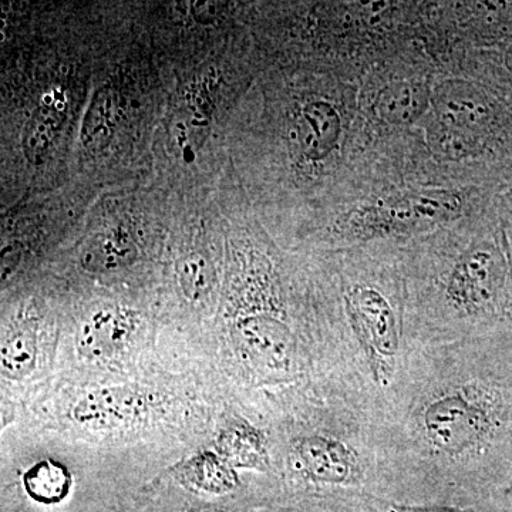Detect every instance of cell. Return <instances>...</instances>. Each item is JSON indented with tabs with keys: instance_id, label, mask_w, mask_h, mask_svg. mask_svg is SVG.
<instances>
[{
	"instance_id": "obj_8",
	"label": "cell",
	"mask_w": 512,
	"mask_h": 512,
	"mask_svg": "<svg viewBox=\"0 0 512 512\" xmlns=\"http://www.w3.org/2000/svg\"><path fill=\"white\" fill-rule=\"evenodd\" d=\"M175 478L187 490L210 497H222L237 490L239 480L234 467L220 454L202 453L177 468Z\"/></svg>"
},
{
	"instance_id": "obj_19",
	"label": "cell",
	"mask_w": 512,
	"mask_h": 512,
	"mask_svg": "<svg viewBox=\"0 0 512 512\" xmlns=\"http://www.w3.org/2000/svg\"><path fill=\"white\" fill-rule=\"evenodd\" d=\"M192 12H194L195 18L201 20L202 18H210V22L217 18V12L220 10L221 3L214 2H195L192 3Z\"/></svg>"
},
{
	"instance_id": "obj_6",
	"label": "cell",
	"mask_w": 512,
	"mask_h": 512,
	"mask_svg": "<svg viewBox=\"0 0 512 512\" xmlns=\"http://www.w3.org/2000/svg\"><path fill=\"white\" fill-rule=\"evenodd\" d=\"M296 128L303 156L320 161L338 147L342 121L333 104L318 100L303 107Z\"/></svg>"
},
{
	"instance_id": "obj_1",
	"label": "cell",
	"mask_w": 512,
	"mask_h": 512,
	"mask_svg": "<svg viewBox=\"0 0 512 512\" xmlns=\"http://www.w3.org/2000/svg\"><path fill=\"white\" fill-rule=\"evenodd\" d=\"M461 201L451 191H417L383 198L355 215L360 234L409 231L451 220L460 211Z\"/></svg>"
},
{
	"instance_id": "obj_12",
	"label": "cell",
	"mask_w": 512,
	"mask_h": 512,
	"mask_svg": "<svg viewBox=\"0 0 512 512\" xmlns=\"http://www.w3.org/2000/svg\"><path fill=\"white\" fill-rule=\"evenodd\" d=\"M137 248L133 239L121 229L96 235L82 252V264L87 271L110 272L133 264Z\"/></svg>"
},
{
	"instance_id": "obj_2",
	"label": "cell",
	"mask_w": 512,
	"mask_h": 512,
	"mask_svg": "<svg viewBox=\"0 0 512 512\" xmlns=\"http://www.w3.org/2000/svg\"><path fill=\"white\" fill-rule=\"evenodd\" d=\"M427 439L446 453H461L477 443L490 427L487 410L473 394L440 397L424 412Z\"/></svg>"
},
{
	"instance_id": "obj_18",
	"label": "cell",
	"mask_w": 512,
	"mask_h": 512,
	"mask_svg": "<svg viewBox=\"0 0 512 512\" xmlns=\"http://www.w3.org/2000/svg\"><path fill=\"white\" fill-rule=\"evenodd\" d=\"M413 107V93L407 87H399V89L384 93L382 104H380L383 116L394 120L406 119Z\"/></svg>"
},
{
	"instance_id": "obj_10",
	"label": "cell",
	"mask_w": 512,
	"mask_h": 512,
	"mask_svg": "<svg viewBox=\"0 0 512 512\" xmlns=\"http://www.w3.org/2000/svg\"><path fill=\"white\" fill-rule=\"evenodd\" d=\"M73 478L66 466L43 460L26 470L23 490L40 507H57L72 493Z\"/></svg>"
},
{
	"instance_id": "obj_13",
	"label": "cell",
	"mask_w": 512,
	"mask_h": 512,
	"mask_svg": "<svg viewBox=\"0 0 512 512\" xmlns=\"http://www.w3.org/2000/svg\"><path fill=\"white\" fill-rule=\"evenodd\" d=\"M63 124L62 110L52 104L39 107L26 123L22 146L30 163H45Z\"/></svg>"
},
{
	"instance_id": "obj_20",
	"label": "cell",
	"mask_w": 512,
	"mask_h": 512,
	"mask_svg": "<svg viewBox=\"0 0 512 512\" xmlns=\"http://www.w3.org/2000/svg\"><path fill=\"white\" fill-rule=\"evenodd\" d=\"M164 512H234L229 510L228 507H218V505L208 504H181L177 507L171 508L170 511Z\"/></svg>"
},
{
	"instance_id": "obj_9",
	"label": "cell",
	"mask_w": 512,
	"mask_h": 512,
	"mask_svg": "<svg viewBox=\"0 0 512 512\" xmlns=\"http://www.w3.org/2000/svg\"><path fill=\"white\" fill-rule=\"evenodd\" d=\"M238 332L245 349L268 365L281 366L288 360V332L276 320L261 316L244 319L238 325Z\"/></svg>"
},
{
	"instance_id": "obj_17",
	"label": "cell",
	"mask_w": 512,
	"mask_h": 512,
	"mask_svg": "<svg viewBox=\"0 0 512 512\" xmlns=\"http://www.w3.org/2000/svg\"><path fill=\"white\" fill-rule=\"evenodd\" d=\"M181 288L191 301H200L210 291L211 268L200 255L185 256L177 266Z\"/></svg>"
},
{
	"instance_id": "obj_16",
	"label": "cell",
	"mask_w": 512,
	"mask_h": 512,
	"mask_svg": "<svg viewBox=\"0 0 512 512\" xmlns=\"http://www.w3.org/2000/svg\"><path fill=\"white\" fill-rule=\"evenodd\" d=\"M36 335L29 326L13 330L3 340L2 359L3 375L12 380L25 379L36 366Z\"/></svg>"
},
{
	"instance_id": "obj_11",
	"label": "cell",
	"mask_w": 512,
	"mask_h": 512,
	"mask_svg": "<svg viewBox=\"0 0 512 512\" xmlns=\"http://www.w3.org/2000/svg\"><path fill=\"white\" fill-rule=\"evenodd\" d=\"M493 274V259L488 252L476 251L464 256L450 278L448 293L460 305H474L488 298Z\"/></svg>"
},
{
	"instance_id": "obj_5",
	"label": "cell",
	"mask_w": 512,
	"mask_h": 512,
	"mask_svg": "<svg viewBox=\"0 0 512 512\" xmlns=\"http://www.w3.org/2000/svg\"><path fill=\"white\" fill-rule=\"evenodd\" d=\"M303 474L319 484H345L353 474L352 457L339 441L305 437L296 444Z\"/></svg>"
},
{
	"instance_id": "obj_3",
	"label": "cell",
	"mask_w": 512,
	"mask_h": 512,
	"mask_svg": "<svg viewBox=\"0 0 512 512\" xmlns=\"http://www.w3.org/2000/svg\"><path fill=\"white\" fill-rule=\"evenodd\" d=\"M349 312L373 357H390L397 348L396 322L389 302L376 289L356 288L349 296Z\"/></svg>"
},
{
	"instance_id": "obj_15",
	"label": "cell",
	"mask_w": 512,
	"mask_h": 512,
	"mask_svg": "<svg viewBox=\"0 0 512 512\" xmlns=\"http://www.w3.org/2000/svg\"><path fill=\"white\" fill-rule=\"evenodd\" d=\"M218 450H220V456L234 468L247 467L262 470L266 463L261 437L245 424L222 431L218 439Z\"/></svg>"
},
{
	"instance_id": "obj_4",
	"label": "cell",
	"mask_w": 512,
	"mask_h": 512,
	"mask_svg": "<svg viewBox=\"0 0 512 512\" xmlns=\"http://www.w3.org/2000/svg\"><path fill=\"white\" fill-rule=\"evenodd\" d=\"M146 402L127 387H106L84 394L73 407V419L93 426H120L143 416Z\"/></svg>"
},
{
	"instance_id": "obj_14",
	"label": "cell",
	"mask_w": 512,
	"mask_h": 512,
	"mask_svg": "<svg viewBox=\"0 0 512 512\" xmlns=\"http://www.w3.org/2000/svg\"><path fill=\"white\" fill-rule=\"evenodd\" d=\"M120 113L119 94L113 87L104 86L94 94L82 126L84 147H97L109 140Z\"/></svg>"
},
{
	"instance_id": "obj_7",
	"label": "cell",
	"mask_w": 512,
	"mask_h": 512,
	"mask_svg": "<svg viewBox=\"0 0 512 512\" xmlns=\"http://www.w3.org/2000/svg\"><path fill=\"white\" fill-rule=\"evenodd\" d=\"M133 329L130 316L120 311H103L84 322L77 336V350L87 360L113 356L123 348Z\"/></svg>"
}]
</instances>
